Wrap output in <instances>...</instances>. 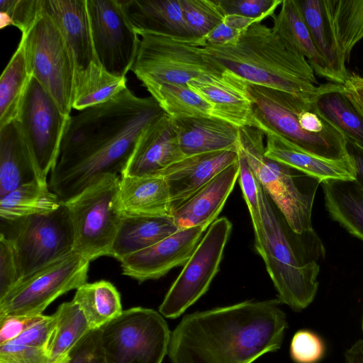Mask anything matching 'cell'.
<instances>
[{"instance_id":"6da1fadb","label":"cell","mask_w":363,"mask_h":363,"mask_svg":"<svg viewBox=\"0 0 363 363\" xmlns=\"http://www.w3.org/2000/svg\"><path fill=\"white\" fill-rule=\"evenodd\" d=\"M163 113L153 97L137 96L127 87L70 116L50 189L65 203L101 177L121 174L140 135Z\"/></svg>"},{"instance_id":"7a4b0ae2","label":"cell","mask_w":363,"mask_h":363,"mask_svg":"<svg viewBox=\"0 0 363 363\" xmlns=\"http://www.w3.org/2000/svg\"><path fill=\"white\" fill-rule=\"evenodd\" d=\"M278 299L245 301L185 315L171 333L172 363H252L277 351L288 328Z\"/></svg>"},{"instance_id":"3957f363","label":"cell","mask_w":363,"mask_h":363,"mask_svg":"<svg viewBox=\"0 0 363 363\" xmlns=\"http://www.w3.org/2000/svg\"><path fill=\"white\" fill-rule=\"evenodd\" d=\"M202 52L254 84L313 102L332 82L320 84L303 55L262 22L252 24L233 45H203Z\"/></svg>"},{"instance_id":"277c9868","label":"cell","mask_w":363,"mask_h":363,"mask_svg":"<svg viewBox=\"0 0 363 363\" xmlns=\"http://www.w3.org/2000/svg\"><path fill=\"white\" fill-rule=\"evenodd\" d=\"M260 208L262 225L254 233L255 249L265 264L277 299L301 311L316 296L325 248L313 229L295 232L264 189Z\"/></svg>"},{"instance_id":"5b68a950","label":"cell","mask_w":363,"mask_h":363,"mask_svg":"<svg viewBox=\"0 0 363 363\" xmlns=\"http://www.w3.org/2000/svg\"><path fill=\"white\" fill-rule=\"evenodd\" d=\"M264 134L257 127L240 128V147L264 191L301 233L313 229L312 210L320 180L265 156Z\"/></svg>"},{"instance_id":"8992f818","label":"cell","mask_w":363,"mask_h":363,"mask_svg":"<svg viewBox=\"0 0 363 363\" xmlns=\"http://www.w3.org/2000/svg\"><path fill=\"white\" fill-rule=\"evenodd\" d=\"M138 52L131 71L143 86L187 84L193 79L225 69L202 52L204 43L191 37L140 32Z\"/></svg>"},{"instance_id":"52a82bcc","label":"cell","mask_w":363,"mask_h":363,"mask_svg":"<svg viewBox=\"0 0 363 363\" xmlns=\"http://www.w3.org/2000/svg\"><path fill=\"white\" fill-rule=\"evenodd\" d=\"M120 180L118 174L104 175L65 202L74 230V252L90 262L109 256L122 218Z\"/></svg>"},{"instance_id":"ba28073f","label":"cell","mask_w":363,"mask_h":363,"mask_svg":"<svg viewBox=\"0 0 363 363\" xmlns=\"http://www.w3.org/2000/svg\"><path fill=\"white\" fill-rule=\"evenodd\" d=\"M5 223L8 230L1 233L13 246L21 281L74 252V230L65 203L54 211Z\"/></svg>"},{"instance_id":"9c48e42d","label":"cell","mask_w":363,"mask_h":363,"mask_svg":"<svg viewBox=\"0 0 363 363\" xmlns=\"http://www.w3.org/2000/svg\"><path fill=\"white\" fill-rule=\"evenodd\" d=\"M106 363H162L171 335L156 311L131 308L101 328Z\"/></svg>"},{"instance_id":"30bf717a","label":"cell","mask_w":363,"mask_h":363,"mask_svg":"<svg viewBox=\"0 0 363 363\" xmlns=\"http://www.w3.org/2000/svg\"><path fill=\"white\" fill-rule=\"evenodd\" d=\"M29 72L61 111L70 116L75 65L60 30L43 10L30 30L21 35Z\"/></svg>"},{"instance_id":"8fae6325","label":"cell","mask_w":363,"mask_h":363,"mask_svg":"<svg viewBox=\"0 0 363 363\" xmlns=\"http://www.w3.org/2000/svg\"><path fill=\"white\" fill-rule=\"evenodd\" d=\"M249 85L257 119L310 153L335 160L350 157L344 135H314L301 128L300 113L311 102L279 90Z\"/></svg>"},{"instance_id":"7c38bea8","label":"cell","mask_w":363,"mask_h":363,"mask_svg":"<svg viewBox=\"0 0 363 363\" xmlns=\"http://www.w3.org/2000/svg\"><path fill=\"white\" fill-rule=\"evenodd\" d=\"M89 264L72 252L36 272L0 298V316L41 315L57 298L86 283Z\"/></svg>"},{"instance_id":"4fadbf2b","label":"cell","mask_w":363,"mask_h":363,"mask_svg":"<svg viewBox=\"0 0 363 363\" xmlns=\"http://www.w3.org/2000/svg\"><path fill=\"white\" fill-rule=\"evenodd\" d=\"M231 230V222L225 217L208 227L160 306L162 315L177 318L208 290Z\"/></svg>"},{"instance_id":"5bb4252c","label":"cell","mask_w":363,"mask_h":363,"mask_svg":"<svg viewBox=\"0 0 363 363\" xmlns=\"http://www.w3.org/2000/svg\"><path fill=\"white\" fill-rule=\"evenodd\" d=\"M70 116L61 111L50 94L32 77L16 121L45 179L59 159Z\"/></svg>"},{"instance_id":"9a60e30c","label":"cell","mask_w":363,"mask_h":363,"mask_svg":"<svg viewBox=\"0 0 363 363\" xmlns=\"http://www.w3.org/2000/svg\"><path fill=\"white\" fill-rule=\"evenodd\" d=\"M99 63L110 74L125 77L135 62L140 35L129 24L119 0H86Z\"/></svg>"},{"instance_id":"2e32d148","label":"cell","mask_w":363,"mask_h":363,"mask_svg":"<svg viewBox=\"0 0 363 363\" xmlns=\"http://www.w3.org/2000/svg\"><path fill=\"white\" fill-rule=\"evenodd\" d=\"M207 229L203 226L180 229L155 245L125 257L120 262L123 274L142 283L184 266Z\"/></svg>"},{"instance_id":"e0dca14e","label":"cell","mask_w":363,"mask_h":363,"mask_svg":"<svg viewBox=\"0 0 363 363\" xmlns=\"http://www.w3.org/2000/svg\"><path fill=\"white\" fill-rule=\"evenodd\" d=\"M188 85L211 105L212 116L238 128L255 127L256 117L250 85L225 69L220 74L193 79Z\"/></svg>"},{"instance_id":"ac0fdd59","label":"cell","mask_w":363,"mask_h":363,"mask_svg":"<svg viewBox=\"0 0 363 363\" xmlns=\"http://www.w3.org/2000/svg\"><path fill=\"white\" fill-rule=\"evenodd\" d=\"M184 156L179 144L174 119L164 113L140 135L121 177L159 175Z\"/></svg>"},{"instance_id":"d6986e66","label":"cell","mask_w":363,"mask_h":363,"mask_svg":"<svg viewBox=\"0 0 363 363\" xmlns=\"http://www.w3.org/2000/svg\"><path fill=\"white\" fill-rule=\"evenodd\" d=\"M238 160V150H224L184 156L160 174L170 196L171 212L214 177Z\"/></svg>"},{"instance_id":"ffe728a7","label":"cell","mask_w":363,"mask_h":363,"mask_svg":"<svg viewBox=\"0 0 363 363\" xmlns=\"http://www.w3.org/2000/svg\"><path fill=\"white\" fill-rule=\"evenodd\" d=\"M255 127L264 134V155L268 158L314 177L321 183L355 180L356 172L350 157L340 160L321 157L300 148L257 118Z\"/></svg>"},{"instance_id":"44dd1931","label":"cell","mask_w":363,"mask_h":363,"mask_svg":"<svg viewBox=\"0 0 363 363\" xmlns=\"http://www.w3.org/2000/svg\"><path fill=\"white\" fill-rule=\"evenodd\" d=\"M43 7L60 30L72 55L75 75L99 62L93 46L86 0H43Z\"/></svg>"},{"instance_id":"7402d4cb","label":"cell","mask_w":363,"mask_h":363,"mask_svg":"<svg viewBox=\"0 0 363 363\" xmlns=\"http://www.w3.org/2000/svg\"><path fill=\"white\" fill-rule=\"evenodd\" d=\"M239 176L238 160L230 164L171 212L179 229L208 227L216 220Z\"/></svg>"},{"instance_id":"603a6c76","label":"cell","mask_w":363,"mask_h":363,"mask_svg":"<svg viewBox=\"0 0 363 363\" xmlns=\"http://www.w3.org/2000/svg\"><path fill=\"white\" fill-rule=\"evenodd\" d=\"M174 123L185 156L239 150L240 128L227 121L214 117H197L174 119Z\"/></svg>"},{"instance_id":"cb8c5ba5","label":"cell","mask_w":363,"mask_h":363,"mask_svg":"<svg viewBox=\"0 0 363 363\" xmlns=\"http://www.w3.org/2000/svg\"><path fill=\"white\" fill-rule=\"evenodd\" d=\"M297 3L316 49L337 84L343 85L350 74L335 34L332 0H297Z\"/></svg>"},{"instance_id":"d4e9b609","label":"cell","mask_w":363,"mask_h":363,"mask_svg":"<svg viewBox=\"0 0 363 363\" xmlns=\"http://www.w3.org/2000/svg\"><path fill=\"white\" fill-rule=\"evenodd\" d=\"M118 203L122 215H171L169 191L165 179L161 175L121 177Z\"/></svg>"},{"instance_id":"484cf974","label":"cell","mask_w":363,"mask_h":363,"mask_svg":"<svg viewBox=\"0 0 363 363\" xmlns=\"http://www.w3.org/2000/svg\"><path fill=\"white\" fill-rule=\"evenodd\" d=\"M43 178L15 120L0 128V197Z\"/></svg>"},{"instance_id":"4316f807","label":"cell","mask_w":363,"mask_h":363,"mask_svg":"<svg viewBox=\"0 0 363 363\" xmlns=\"http://www.w3.org/2000/svg\"><path fill=\"white\" fill-rule=\"evenodd\" d=\"M130 26L138 33L152 32L191 37L180 0H119Z\"/></svg>"},{"instance_id":"83f0119b","label":"cell","mask_w":363,"mask_h":363,"mask_svg":"<svg viewBox=\"0 0 363 363\" xmlns=\"http://www.w3.org/2000/svg\"><path fill=\"white\" fill-rule=\"evenodd\" d=\"M179 230L171 216L122 215L109 256L121 262L125 257L147 248Z\"/></svg>"},{"instance_id":"f1b7e54d","label":"cell","mask_w":363,"mask_h":363,"mask_svg":"<svg viewBox=\"0 0 363 363\" xmlns=\"http://www.w3.org/2000/svg\"><path fill=\"white\" fill-rule=\"evenodd\" d=\"M272 28L305 57L316 74L337 84L336 77L313 43L297 0L282 1L279 13L273 16Z\"/></svg>"},{"instance_id":"f546056e","label":"cell","mask_w":363,"mask_h":363,"mask_svg":"<svg viewBox=\"0 0 363 363\" xmlns=\"http://www.w3.org/2000/svg\"><path fill=\"white\" fill-rule=\"evenodd\" d=\"M321 186L331 218L363 241V189L355 180H328Z\"/></svg>"},{"instance_id":"4dcf8cb0","label":"cell","mask_w":363,"mask_h":363,"mask_svg":"<svg viewBox=\"0 0 363 363\" xmlns=\"http://www.w3.org/2000/svg\"><path fill=\"white\" fill-rule=\"evenodd\" d=\"M63 202L50 188L47 180L23 184L0 197L1 221L12 222L57 210Z\"/></svg>"},{"instance_id":"1f68e13d","label":"cell","mask_w":363,"mask_h":363,"mask_svg":"<svg viewBox=\"0 0 363 363\" xmlns=\"http://www.w3.org/2000/svg\"><path fill=\"white\" fill-rule=\"evenodd\" d=\"M314 103L323 117L363 149V116L347 98L342 85L331 83Z\"/></svg>"},{"instance_id":"d6a6232c","label":"cell","mask_w":363,"mask_h":363,"mask_svg":"<svg viewBox=\"0 0 363 363\" xmlns=\"http://www.w3.org/2000/svg\"><path fill=\"white\" fill-rule=\"evenodd\" d=\"M73 301L83 312L91 330L101 328L123 312L119 292L105 280L83 284L77 289Z\"/></svg>"},{"instance_id":"836d02e7","label":"cell","mask_w":363,"mask_h":363,"mask_svg":"<svg viewBox=\"0 0 363 363\" xmlns=\"http://www.w3.org/2000/svg\"><path fill=\"white\" fill-rule=\"evenodd\" d=\"M125 77L114 76L95 62L74 77L72 108L79 111L105 102L127 88Z\"/></svg>"},{"instance_id":"e575fe53","label":"cell","mask_w":363,"mask_h":363,"mask_svg":"<svg viewBox=\"0 0 363 363\" xmlns=\"http://www.w3.org/2000/svg\"><path fill=\"white\" fill-rule=\"evenodd\" d=\"M31 77L21 40L0 77V128L16 120Z\"/></svg>"},{"instance_id":"d590c367","label":"cell","mask_w":363,"mask_h":363,"mask_svg":"<svg viewBox=\"0 0 363 363\" xmlns=\"http://www.w3.org/2000/svg\"><path fill=\"white\" fill-rule=\"evenodd\" d=\"M54 314L57 323L48 346L47 363H63L69 352L91 329L83 312L73 300L60 305Z\"/></svg>"},{"instance_id":"8d00e7d4","label":"cell","mask_w":363,"mask_h":363,"mask_svg":"<svg viewBox=\"0 0 363 363\" xmlns=\"http://www.w3.org/2000/svg\"><path fill=\"white\" fill-rule=\"evenodd\" d=\"M145 88L164 112L174 119L213 117L211 105L188 84H151Z\"/></svg>"},{"instance_id":"74e56055","label":"cell","mask_w":363,"mask_h":363,"mask_svg":"<svg viewBox=\"0 0 363 363\" xmlns=\"http://www.w3.org/2000/svg\"><path fill=\"white\" fill-rule=\"evenodd\" d=\"M332 9L337 40L347 62L363 38V0H332Z\"/></svg>"},{"instance_id":"f35d334b","label":"cell","mask_w":363,"mask_h":363,"mask_svg":"<svg viewBox=\"0 0 363 363\" xmlns=\"http://www.w3.org/2000/svg\"><path fill=\"white\" fill-rule=\"evenodd\" d=\"M183 17L193 38L203 39L226 16L219 0H180Z\"/></svg>"},{"instance_id":"ab89813d","label":"cell","mask_w":363,"mask_h":363,"mask_svg":"<svg viewBox=\"0 0 363 363\" xmlns=\"http://www.w3.org/2000/svg\"><path fill=\"white\" fill-rule=\"evenodd\" d=\"M43 11V0H1V28L13 26L26 34Z\"/></svg>"},{"instance_id":"60d3db41","label":"cell","mask_w":363,"mask_h":363,"mask_svg":"<svg viewBox=\"0 0 363 363\" xmlns=\"http://www.w3.org/2000/svg\"><path fill=\"white\" fill-rule=\"evenodd\" d=\"M239 183L251 217L254 233L262 225L261 199L263 188L242 152L238 150Z\"/></svg>"},{"instance_id":"b9f144b4","label":"cell","mask_w":363,"mask_h":363,"mask_svg":"<svg viewBox=\"0 0 363 363\" xmlns=\"http://www.w3.org/2000/svg\"><path fill=\"white\" fill-rule=\"evenodd\" d=\"M325 345L315 333L302 329L293 336L290 345V355L296 363H318L324 357Z\"/></svg>"},{"instance_id":"7bdbcfd3","label":"cell","mask_w":363,"mask_h":363,"mask_svg":"<svg viewBox=\"0 0 363 363\" xmlns=\"http://www.w3.org/2000/svg\"><path fill=\"white\" fill-rule=\"evenodd\" d=\"M256 21L238 15H226L223 23L202 40L204 45L225 46L237 43L243 33Z\"/></svg>"},{"instance_id":"ee69618b","label":"cell","mask_w":363,"mask_h":363,"mask_svg":"<svg viewBox=\"0 0 363 363\" xmlns=\"http://www.w3.org/2000/svg\"><path fill=\"white\" fill-rule=\"evenodd\" d=\"M225 15H238L257 22L273 16L283 0H219Z\"/></svg>"},{"instance_id":"f6af8a7d","label":"cell","mask_w":363,"mask_h":363,"mask_svg":"<svg viewBox=\"0 0 363 363\" xmlns=\"http://www.w3.org/2000/svg\"><path fill=\"white\" fill-rule=\"evenodd\" d=\"M63 363H106L101 328L90 330L69 352Z\"/></svg>"},{"instance_id":"bcb514c9","label":"cell","mask_w":363,"mask_h":363,"mask_svg":"<svg viewBox=\"0 0 363 363\" xmlns=\"http://www.w3.org/2000/svg\"><path fill=\"white\" fill-rule=\"evenodd\" d=\"M19 271L14 250L10 240L0 235V298H3L18 282Z\"/></svg>"},{"instance_id":"7dc6e473","label":"cell","mask_w":363,"mask_h":363,"mask_svg":"<svg viewBox=\"0 0 363 363\" xmlns=\"http://www.w3.org/2000/svg\"><path fill=\"white\" fill-rule=\"evenodd\" d=\"M45 348L7 342L0 344V363H47Z\"/></svg>"},{"instance_id":"c3c4849f","label":"cell","mask_w":363,"mask_h":363,"mask_svg":"<svg viewBox=\"0 0 363 363\" xmlns=\"http://www.w3.org/2000/svg\"><path fill=\"white\" fill-rule=\"evenodd\" d=\"M56 323L57 320L55 314L52 315H43L40 320L29 326L20 335L11 340V342L31 347L45 348L48 350V346L55 329Z\"/></svg>"},{"instance_id":"681fc988","label":"cell","mask_w":363,"mask_h":363,"mask_svg":"<svg viewBox=\"0 0 363 363\" xmlns=\"http://www.w3.org/2000/svg\"><path fill=\"white\" fill-rule=\"evenodd\" d=\"M43 316V314L33 316H0V344L15 339Z\"/></svg>"},{"instance_id":"f907efd6","label":"cell","mask_w":363,"mask_h":363,"mask_svg":"<svg viewBox=\"0 0 363 363\" xmlns=\"http://www.w3.org/2000/svg\"><path fill=\"white\" fill-rule=\"evenodd\" d=\"M342 86L347 98L363 116V77L350 74Z\"/></svg>"},{"instance_id":"816d5d0a","label":"cell","mask_w":363,"mask_h":363,"mask_svg":"<svg viewBox=\"0 0 363 363\" xmlns=\"http://www.w3.org/2000/svg\"><path fill=\"white\" fill-rule=\"evenodd\" d=\"M347 150L356 172L355 181L363 189V149L347 140Z\"/></svg>"},{"instance_id":"f5cc1de1","label":"cell","mask_w":363,"mask_h":363,"mask_svg":"<svg viewBox=\"0 0 363 363\" xmlns=\"http://www.w3.org/2000/svg\"><path fill=\"white\" fill-rule=\"evenodd\" d=\"M346 363H363V340L356 341L345 353Z\"/></svg>"},{"instance_id":"db71d44e","label":"cell","mask_w":363,"mask_h":363,"mask_svg":"<svg viewBox=\"0 0 363 363\" xmlns=\"http://www.w3.org/2000/svg\"><path fill=\"white\" fill-rule=\"evenodd\" d=\"M362 331H363V319H362Z\"/></svg>"}]
</instances>
